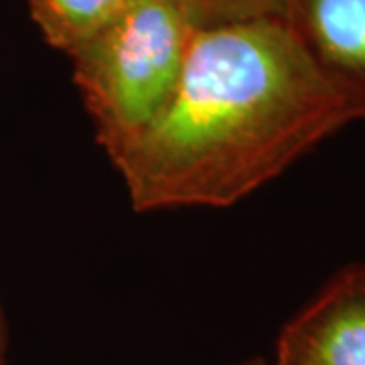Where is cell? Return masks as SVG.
Here are the masks:
<instances>
[{
  "instance_id": "obj_1",
  "label": "cell",
  "mask_w": 365,
  "mask_h": 365,
  "mask_svg": "<svg viewBox=\"0 0 365 365\" xmlns=\"http://www.w3.org/2000/svg\"><path fill=\"white\" fill-rule=\"evenodd\" d=\"M364 118L284 19L203 26L169 104L110 160L134 211L230 207Z\"/></svg>"
},
{
  "instance_id": "obj_2",
  "label": "cell",
  "mask_w": 365,
  "mask_h": 365,
  "mask_svg": "<svg viewBox=\"0 0 365 365\" xmlns=\"http://www.w3.org/2000/svg\"><path fill=\"white\" fill-rule=\"evenodd\" d=\"M193 33L195 25L177 0H124L106 25L67 53L108 158L169 104Z\"/></svg>"
},
{
  "instance_id": "obj_3",
  "label": "cell",
  "mask_w": 365,
  "mask_h": 365,
  "mask_svg": "<svg viewBox=\"0 0 365 365\" xmlns=\"http://www.w3.org/2000/svg\"><path fill=\"white\" fill-rule=\"evenodd\" d=\"M270 365H365V262L333 274L282 327Z\"/></svg>"
},
{
  "instance_id": "obj_4",
  "label": "cell",
  "mask_w": 365,
  "mask_h": 365,
  "mask_svg": "<svg viewBox=\"0 0 365 365\" xmlns=\"http://www.w3.org/2000/svg\"><path fill=\"white\" fill-rule=\"evenodd\" d=\"M284 21L323 76L365 114V0H288Z\"/></svg>"
},
{
  "instance_id": "obj_5",
  "label": "cell",
  "mask_w": 365,
  "mask_h": 365,
  "mask_svg": "<svg viewBox=\"0 0 365 365\" xmlns=\"http://www.w3.org/2000/svg\"><path fill=\"white\" fill-rule=\"evenodd\" d=\"M124 0H29L43 39L67 55L106 25Z\"/></svg>"
},
{
  "instance_id": "obj_6",
  "label": "cell",
  "mask_w": 365,
  "mask_h": 365,
  "mask_svg": "<svg viewBox=\"0 0 365 365\" xmlns=\"http://www.w3.org/2000/svg\"><path fill=\"white\" fill-rule=\"evenodd\" d=\"M182 13L195 25H227L254 19H284L288 0H177Z\"/></svg>"
},
{
  "instance_id": "obj_7",
  "label": "cell",
  "mask_w": 365,
  "mask_h": 365,
  "mask_svg": "<svg viewBox=\"0 0 365 365\" xmlns=\"http://www.w3.org/2000/svg\"><path fill=\"white\" fill-rule=\"evenodd\" d=\"M9 351H11V325L6 309L0 300V365H9Z\"/></svg>"
},
{
  "instance_id": "obj_8",
  "label": "cell",
  "mask_w": 365,
  "mask_h": 365,
  "mask_svg": "<svg viewBox=\"0 0 365 365\" xmlns=\"http://www.w3.org/2000/svg\"><path fill=\"white\" fill-rule=\"evenodd\" d=\"M232 365H270L266 359H262V357H250V359H244V361H237V364Z\"/></svg>"
}]
</instances>
